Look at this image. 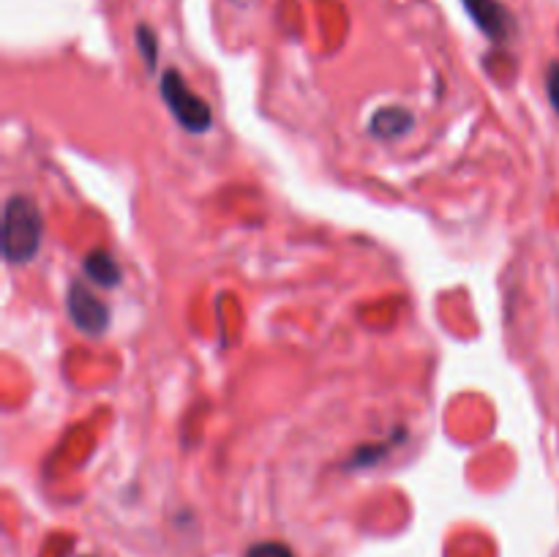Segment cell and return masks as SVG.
Wrapping results in <instances>:
<instances>
[{
  "label": "cell",
  "mask_w": 559,
  "mask_h": 557,
  "mask_svg": "<svg viewBox=\"0 0 559 557\" xmlns=\"http://www.w3.org/2000/svg\"><path fill=\"white\" fill-rule=\"evenodd\" d=\"M44 240V218L36 202L14 194L3 208V257L11 265L31 262Z\"/></svg>",
  "instance_id": "6da1fadb"
},
{
  "label": "cell",
  "mask_w": 559,
  "mask_h": 557,
  "mask_svg": "<svg viewBox=\"0 0 559 557\" xmlns=\"http://www.w3.org/2000/svg\"><path fill=\"white\" fill-rule=\"evenodd\" d=\"M162 98L169 112H173V118L191 134H205L213 126V112L207 102L186 85L183 74L178 69H167L162 74Z\"/></svg>",
  "instance_id": "7a4b0ae2"
},
{
  "label": "cell",
  "mask_w": 559,
  "mask_h": 557,
  "mask_svg": "<svg viewBox=\"0 0 559 557\" xmlns=\"http://www.w3.org/2000/svg\"><path fill=\"white\" fill-rule=\"evenodd\" d=\"M66 309H69V317L76 331L87 333V336H102L109 328V309L82 282L69 284Z\"/></svg>",
  "instance_id": "3957f363"
},
{
  "label": "cell",
  "mask_w": 559,
  "mask_h": 557,
  "mask_svg": "<svg viewBox=\"0 0 559 557\" xmlns=\"http://www.w3.org/2000/svg\"><path fill=\"white\" fill-rule=\"evenodd\" d=\"M464 9L491 42H511L516 36V16L500 0H464Z\"/></svg>",
  "instance_id": "277c9868"
},
{
  "label": "cell",
  "mask_w": 559,
  "mask_h": 557,
  "mask_svg": "<svg viewBox=\"0 0 559 557\" xmlns=\"http://www.w3.org/2000/svg\"><path fill=\"white\" fill-rule=\"evenodd\" d=\"M415 126V118L409 109L404 107H382L371 115L369 131L377 140H399V137L407 134Z\"/></svg>",
  "instance_id": "5b68a950"
},
{
  "label": "cell",
  "mask_w": 559,
  "mask_h": 557,
  "mask_svg": "<svg viewBox=\"0 0 559 557\" xmlns=\"http://www.w3.org/2000/svg\"><path fill=\"white\" fill-rule=\"evenodd\" d=\"M82 273L98 287H118L120 278H123V268L118 265V260L109 251H91L82 260Z\"/></svg>",
  "instance_id": "8992f818"
},
{
  "label": "cell",
  "mask_w": 559,
  "mask_h": 557,
  "mask_svg": "<svg viewBox=\"0 0 559 557\" xmlns=\"http://www.w3.org/2000/svg\"><path fill=\"white\" fill-rule=\"evenodd\" d=\"M136 47H140L142 60H145L147 69H153L158 60V42H156V33H153L147 25H136Z\"/></svg>",
  "instance_id": "52a82bcc"
},
{
  "label": "cell",
  "mask_w": 559,
  "mask_h": 557,
  "mask_svg": "<svg viewBox=\"0 0 559 557\" xmlns=\"http://www.w3.org/2000/svg\"><path fill=\"white\" fill-rule=\"evenodd\" d=\"M246 557H295L293 549L287 544H278V541H262V544H254Z\"/></svg>",
  "instance_id": "ba28073f"
},
{
  "label": "cell",
  "mask_w": 559,
  "mask_h": 557,
  "mask_svg": "<svg viewBox=\"0 0 559 557\" xmlns=\"http://www.w3.org/2000/svg\"><path fill=\"white\" fill-rule=\"evenodd\" d=\"M546 93H549V102L551 107L559 112V63H549V69H546Z\"/></svg>",
  "instance_id": "9c48e42d"
},
{
  "label": "cell",
  "mask_w": 559,
  "mask_h": 557,
  "mask_svg": "<svg viewBox=\"0 0 559 557\" xmlns=\"http://www.w3.org/2000/svg\"><path fill=\"white\" fill-rule=\"evenodd\" d=\"M233 3H235V5H240V9H249V5L254 3V0H233Z\"/></svg>",
  "instance_id": "30bf717a"
}]
</instances>
